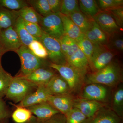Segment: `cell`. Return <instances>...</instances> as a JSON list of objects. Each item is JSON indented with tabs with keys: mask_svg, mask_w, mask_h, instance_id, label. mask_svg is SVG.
Here are the masks:
<instances>
[{
	"mask_svg": "<svg viewBox=\"0 0 123 123\" xmlns=\"http://www.w3.org/2000/svg\"><path fill=\"white\" fill-rule=\"evenodd\" d=\"M123 73L119 64L112 61L103 68L88 73L85 78V82L88 84H96L114 86L122 80Z\"/></svg>",
	"mask_w": 123,
	"mask_h": 123,
	"instance_id": "6da1fadb",
	"label": "cell"
},
{
	"mask_svg": "<svg viewBox=\"0 0 123 123\" xmlns=\"http://www.w3.org/2000/svg\"><path fill=\"white\" fill-rule=\"evenodd\" d=\"M38 86L21 76L13 77L5 96L15 104L19 103Z\"/></svg>",
	"mask_w": 123,
	"mask_h": 123,
	"instance_id": "7a4b0ae2",
	"label": "cell"
},
{
	"mask_svg": "<svg viewBox=\"0 0 123 123\" xmlns=\"http://www.w3.org/2000/svg\"><path fill=\"white\" fill-rule=\"evenodd\" d=\"M50 67L57 70L68 84L70 93L76 92L85 82L86 75L68 63L62 65L51 63Z\"/></svg>",
	"mask_w": 123,
	"mask_h": 123,
	"instance_id": "3957f363",
	"label": "cell"
},
{
	"mask_svg": "<svg viewBox=\"0 0 123 123\" xmlns=\"http://www.w3.org/2000/svg\"><path fill=\"white\" fill-rule=\"evenodd\" d=\"M16 52L21 62V73L19 76H26L38 69L45 67L43 60L36 56L27 46L22 45Z\"/></svg>",
	"mask_w": 123,
	"mask_h": 123,
	"instance_id": "277c9868",
	"label": "cell"
},
{
	"mask_svg": "<svg viewBox=\"0 0 123 123\" xmlns=\"http://www.w3.org/2000/svg\"><path fill=\"white\" fill-rule=\"evenodd\" d=\"M93 51L89 67L92 72L103 68L114 59L117 53L108 48L106 45L94 44Z\"/></svg>",
	"mask_w": 123,
	"mask_h": 123,
	"instance_id": "5b68a950",
	"label": "cell"
},
{
	"mask_svg": "<svg viewBox=\"0 0 123 123\" xmlns=\"http://www.w3.org/2000/svg\"><path fill=\"white\" fill-rule=\"evenodd\" d=\"M39 41L46 48L51 63L59 65L67 64L59 39L43 32Z\"/></svg>",
	"mask_w": 123,
	"mask_h": 123,
	"instance_id": "8992f818",
	"label": "cell"
},
{
	"mask_svg": "<svg viewBox=\"0 0 123 123\" xmlns=\"http://www.w3.org/2000/svg\"><path fill=\"white\" fill-rule=\"evenodd\" d=\"M39 25L43 32L57 39L65 35L59 12L52 13L43 17Z\"/></svg>",
	"mask_w": 123,
	"mask_h": 123,
	"instance_id": "52a82bcc",
	"label": "cell"
},
{
	"mask_svg": "<svg viewBox=\"0 0 123 123\" xmlns=\"http://www.w3.org/2000/svg\"><path fill=\"white\" fill-rule=\"evenodd\" d=\"M22 45L13 26L0 30V49L2 55L8 51L16 52Z\"/></svg>",
	"mask_w": 123,
	"mask_h": 123,
	"instance_id": "ba28073f",
	"label": "cell"
},
{
	"mask_svg": "<svg viewBox=\"0 0 123 123\" xmlns=\"http://www.w3.org/2000/svg\"><path fill=\"white\" fill-rule=\"evenodd\" d=\"M102 30L108 36L122 32V29L107 12L102 11L93 18Z\"/></svg>",
	"mask_w": 123,
	"mask_h": 123,
	"instance_id": "9c48e42d",
	"label": "cell"
},
{
	"mask_svg": "<svg viewBox=\"0 0 123 123\" xmlns=\"http://www.w3.org/2000/svg\"><path fill=\"white\" fill-rule=\"evenodd\" d=\"M50 95L45 86H39L34 92L28 95L22 101L17 104L11 103L13 105L28 107L41 103L47 102Z\"/></svg>",
	"mask_w": 123,
	"mask_h": 123,
	"instance_id": "30bf717a",
	"label": "cell"
},
{
	"mask_svg": "<svg viewBox=\"0 0 123 123\" xmlns=\"http://www.w3.org/2000/svg\"><path fill=\"white\" fill-rule=\"evenodd\" d=\"M105 104L102 102L81 98L74 99L73 107L79 110L86 118H91Z\"/></svg>",
	"mask_w": 123,
	"mask_h": 123,
	"instance_id": "8fae6325",
	"label": "cell"
},
{
	"mask_svg": "<svg viewBox=\"0 0 123 123\" xmlns=\"http://www.w3.org/2000/svg\"><path fill=\"white\" fill-rule=\"evenodd\" d=\"M74 99L70 94L50 95L47 102L65 116L73 108Z\"/></svg>",
	"mask_w": 123,
	"mask_h": 123,
	"instance_id": "7c38bea8",
	"label": "cell"
},
{
	"mask_svg": "<svg viewBox=\"0 0 123 123\" xmlns=\"http://www.w3.org/2000/svg\"><path fill=\"white\" fill-rule=\"evenodd\" d=\"M108 93L107 89L103 85L89 84L84 88L81 98L102 102L107 98Z\"/></svg>",
	"mask_w": 123,
	"mask_h": 123,
	"instance_id": "4fadbf2b",
	"label": "cell"
},
{
	"mask_svg": "<svg viewBox=\"0 0 123 123\" xmlns=\"http://www.w3.org/2000/svg\"><path fill=\"white\" fill-rule=\"evenodd\" d=\"M120 121V117L112 109L104 106L82 123H119Z\"/></svg>",
	"mask_w": 123,
	"mask_h": 123,
	"instance_id": "5bb4252c",
	"label": "cell"
},
{
	"mask_svg": "<svg viewBox=\"0 0 123 123\" xmlns=\"http://www.w3.org/2000/svg\"><path fill=\"white\" fill-rule=\"evenodd\" d=\"M55 74L52 69L44 67L36 69L29 75L21 76L38 86H46Z\"/></svg>",
	"mask_w": 123,
	"mask_h": 123,
	"instance_id": "9a60e30c",
	"label": "cell"
},
{
	"mask_svg": "<svg viewBox=\"0 0 123 123\" xmlns=\"http://www.w3.org/2000/svg\"><path fill=\"white\" fill-rule=\"evenodd\" d=\"M45 86L50 95H61L70 93L68 84L60 74H55Z\"/></svg>",
	"mask_w": 123,
	"mask_h": 123,
	"instance_id": "2e32d148",
	"label": "cell"
},
{
	"mask_svg": "<svg viewBox=\"0 0 123 123\" xmlns=\"http://www.w3.org/2000/svg\"><path fill=\"white\" fill-rule=\"evenodd\" d=\"M27 108L32 114L38 119L43 120L50 118L55 115L60 113L48 102H44Z\"/></svg>",
	"mask_w": 123,
	"mask_h": 123,
	"instance_id": "e0dca14e",
	"label": "cell"
},
{
	"mask_svg": "<svg viewBox=\"0 0 123 123\" xmlns=\"http://www.w3.org/2000/svg\"><path fill=\"white\" fill-rule=\"evenodd\" d=\"M59 14L63 22L65 35L76 40L83 34L69 16L60 12Z\"/></svg>",
	"mask_w": 123,
	"mask_h": 123,
	"instance_id": "ac0fdd59",
	"label": "cell"
},
{
	"mask_svg": "<svg viewBox=\"0 0 123 123\" xmlns=\"http://www.w3.org/2000/svg\"><path fill=\"white\" fill-rule=\"evenodd\" d=\"M13 27L22 45L28 47L34 40H38L29 34L24 25V20L20 16L16 20Z\"/></svg>",
	"mask_w": 123,
	"mask_h": 123,
	"instance_id": "d6986e66",
	"label": "cell"
},
{
	"mask_svg": "<svg viewBox=\"0 0 123 123\" xmlns=\"http://www.w3.org/2000/svg\"><path fill=\"white\" fill-rule=\"evenodd\" d=\"M19 17L18 11H12L0 7V30L13 26Z\"/></svg>",
	"mask_w": 123,
	"mask_h": 123,
	"instance_id": "ffe728a7",
	"label": "cell"
},
{
	"mask_svg": "<svg viewBox=\"0 0 123 123\" xmlns=\"http://www.w3.org/2000/svg\"><path fill=\"white\" fill-rule=\"evenodd\" d=\"M69 17L84 34L91 27L93 18L85 15L80 10L71 14Z\"/></svg>",
	"mask_w": 123,
	"mask_h": 123,
	"instance_id": "44dd1931",
	"label": "cell"
},
{
	"mask_svg": "<svg viewBox=\"0 0 123 123\" xmlns=\"http://www.w3.org/2000/svg\"><path fill=\"white\" fill-rule=\"evenodd\" d=\"M80 11L84 14L93 18L101 12L96 0H78Z\"/></svg>",
	"mask_w": 123,
	"mask_h": 123,
	"instance_id": "7402d4cb",
	"label": "cell"
},
{
	"mask_svg": "<svg viewBox=\"0 0 123 123\" xmlns=\"http://www.w3.org/2000/svg\"><path fill=\"white\" fill-rule=\"evenodd\" d=\"M59 40L62 50L66 59L71 56L79 49L76 41L66 35H64Z\"/></svg>",
	"mask_w": 123,
	"mask_h": 123,
	"instance_id": "603a6c76",
	"label": "cell"
},
{
	"mask_svg": "<svg viewBox=\"0 0 123 123\" xmlns=\"http://www.w3.org/2000/svg\"><path fill=\"white\" fill-rule=\"evenodd\" d=\"M19 16L25 21L39 24L43 17L31 7H24L18 11Z\"/></svg>",
	"mask_w": 123,
	"mask_h": 123,
	"instance_id": "cb8c5ba5",
	"label": "cell"
},
{
	"mask_svg": "<svg viewBox=\"0 0 123 123\" xmlns=\"http://www.w3.org/2000/svg\"><path fill=\"white\" fill-rule=\"evenodd\" d=\"M75 41L79 48L87 58L89 65L94 45L86 38L84 34Z\"/></svg>",
	"mask_w": 123,
	"mask_h": 123,
	"instance_id": "d4e9b609",
	"label": "cell"
},
{
	"mask_svg": "<svg viewBox=\"0 0 123 123\" xmlns=\"http://www.w3.org/2000/svg\"><path fill=\"white\" fill-rule=\"evenodd\" d=\"M16 109L13 112L12 117L17 123H26L33 116L30 110L26 107L13 105Z\"/></svg>",
	"mask_w": 123,
	"mask_h": 123,
	"instance_id": "484cf974",
	"label": "cell"
},
{
	"mask_svg": "<svg viewBox=\"0 0 123 123\" xmlns=\"http://www.w3.org/2000/svg\"><path fill=\"white\" fill-rule=\"evenodd\" d=\"M112 109L120 118L123 114V88L121 86L114 93L112 101Z\"/></svg>",
	"mask_w": 123,
	"mask_h": 123,
	"instance_id": "4316f807",
	"label": "cell"
},
{
	"mask_svg": "<svg viewBox=\"0 0 123 123\" xmlns=\"http://www.w3.org/2000/svg\"><path fill=\"white\" fill-rule=\"evenodd\" d=\"M108 48L118 54L123 51V39L122 32L116 33L109 36L106 44Z\"/></svg>",
	"mask_w": 123,
	"mask_h": 123,
	"instance_id": "83f0119b",
	"label": "cell"
},
{
	"mask_svg": "<svg viewBox=\"0 0 123 123\" xmlns=\"http://www.w3.org/2000/svg\"><path fill=\"white\" fill-rule=\"evenodd\" d=\"M39 14L43 17L52 13L48 0H32L27 1Z\"/></svg>",
	"mask_w": 123,
	"mask_h": 123,
	"instance_id": "f1b7e54d",
	"label": "cell"
},
{
	"mask_svg": "<svg viewBox=\"0 0 123 123\" xmlns=\"http://www.w3.org/2000/svg\"><path fill=\"white\" fill-rule=\"evenodd\" d=\"M28 3L22 0H0V7L12 11H19L28 7Z\"/></svg>",
	"mask_w": 123,
	"mask_h": 123,
	"instance_id": "f546056e",
	"label": "cell"
},
{
	"mask_svg": "<svg viewBox=\"0 0 123 123\" xmlns=\"http://www.w3.org/2000/svg\"><path fill=\"white\" fill-rule=\"evenodd\" d=\"M80 11L78 0H63L60 12L64 15L69 16L76 12Z\"/></svg>",
	"mask_w": 123,
	"mask_h": 123,
	"instance_id": "4dcf8cb0",
	"label": "cell"
},
{
	"mask_svg": "<svg viewBox=\"0 0 123 123\" xmlns=\"http://www.w3.org/2000/svg\"><path fill=\"white\" fill-rule=\"evenodd\" d=\"M13 77L6 72L2 66L0 67V98H2L5 96L6 91Z\"/></svg>",
	"mask_w": 123,
	"mask_h": 123,
	"instance_id": "1f68e13d",
	"label": "cell"
},
{
	"mask_svg": "<svg viewBox=\"0 0 123 123\" xmlns=\"http://www.w3.org/2000/svg\"><path fill=\"white\" fill-rule=\"evenodd\" d=\"M29 49L36 56L42 59L48 57L46 48L40 41L35 40L28 46Z\"/></svg>",
	"mask_w": 123,
	"mask_h": 123,
	"instance_id": "d6a6232c",
	"label": "cell"
},
{
	"mask_svg": "<svg viewBox=\"0 0 123 123\" xmlns=\"http://www.w3.org/2000/svg\"><path fill=\"white\" fill-rule=\"evenodd\" d=\"M65 116L66 123H82L86 119L79 110L74 107Z\"/></svg>",
	"mask_w": 123,
	"mask_h": 123,
	"instance_id": "836d02e7",
	"label": "cell"
},
{
	"mask_svg": "<svg viewBox=\"0 0 123 123\" xmlns=\"http://www.w3.org/2000/svg\"><path fill=\"white\" fill-rule=\"evenodd\" d=\"M99 9L102 11L123 7V0H98L96 1Z\"/></svg>",
	"mask_w": 123,
	"mask_h": 123,
	"instance_id": "e575fe53",
	"label": "cell"
},
{
	"mask_svg": "<svg viewBox=\"0 0 123 123\" xmlns=\"http://www.w3.org/2000/svg\"><path fill=\"white\" fill-rule=\"evenodd\" d=\"M26 123H66L65 115L60 113L47 119L41 120L35 117L32 116L31 118Z\"/></svg>",
	"mask_w": 123,
	"mask_h": 123,
	"instance_id": "d590c367",
	"label": "cell"
},
{
	"mask_svg": "<svg viewBox=\"0 0 123 123\" xmlns=\"http://www.w3.org/2000/svg\"><path fill=\"white\" fill-rule=\"evenodd\" d=\"M24 22L25 27L29 34L39 41L43 33L39 25L36 23L25 21L24 20Z\"/></svg>",
	"mask_w": 123,
	"mask_h": 123,
	"instance_id": "8d00e7d4",
	"label": "cell"
},
{
	"mask_svg": "<svg viewBox=\"0 0 123 123\" xmlns=\"http://www.w3.org/2000/svg\"><path fill=\"white\" fill-rule=\"evenodd\" d=\"M91 27L98 39L99 44L106 45L109 37L104 32L93 19L92 21Z\"/></svg>",
	"mask_w": 123,
	"mask_h": 123,
	"instance_id": "74e56055",
	"label": "cell"
},
{
	"mask_svg": "<svg viewBox=\"0 0 123 123\" xmlns=\"http://www.w3.org/2000/svg\"><path fill=\"white\" fill-rule=\"evenodd\" d=\"M105 11L108 13L114 18L118 26L121 29H123V7L115 8Z\"/></svg>",
	"mask_w": 123,
	"mask_h": 123,
	"instance_id": "f35d334b",
	"label": "cell"
},
{
	"mask_svg": "<svg viewBox=\"0 0 123 123\" xmlns=\"http://www.w3.org/2000/svg\"><path fill=\"white\" fill-rule=\"evenodd\" d=\"M11 114L6 104L2 98H0V121L7 119Z\"/></svg>",
	"mask_w": 123,
	"mask_h": 123,
	"instance_id": "ab89813d",
	"label": "cell"
},
{
	"mask_svg": "<svg viewBox=\"0 0 123 123\" xmlns=\"http://www.w3.org/2000/svg\"><path fill=\"white\" fill-rule=\"evenodd\" d=\"M51 11L53 13L60 12L61 8L62 0H48Z\"/></svg>",
	"mask_w": 123,
	"mask_h": 123,
	"instance_id": "60d3db41",
	"label": "cell"
},
{
	"mask_svg": "<svg viewBox=\"0 0 123 123\" xmlns=\"http://www.w3.org/2000/svg\"><path fill=\"white\" fill-rule=\"evenodd\" d=\"M2 53H1V51L0 49V67L1 66V57L2 55Z\"/></svg>",
	"mask_w": 123,
	"mask_h": 123,
	"instance_id": "b9f144b4",
	"label": "cell"
},
{
	"mask_svg": "<svg viewBox=\"0 0 123 123\" xmlns=\"http://www.w3.org/2000/svg\"><path fill=\"white\" fill-rule=\"evenodd\" d=\"M2 120V121H0V123H5L4 122V120Z\"/></svg>",
	"mask_w": 123,
	"mask_h": 123,
	"instance_id": "7bdbcfd3",
	"label": "cell"
}]
</instances>
